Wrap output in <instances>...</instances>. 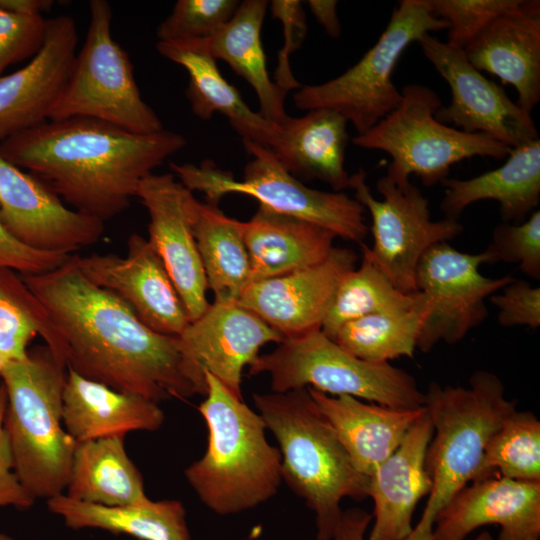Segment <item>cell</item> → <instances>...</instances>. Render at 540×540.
<instances>
[{"instance_id": "obj_1", "label": "cell", "mask_w": 540, "mask_h": 540, "mask_svg": "<svg viewBox=\"0 0 540 540\" xmlns=\"http://www.w3.org/2000/svg\"><path fill=\"white\" fill-rule=\"evenodd\" d=\"M20 276L49 314L67 370L157 403L196 394L179 337L151 330L116 294L90 282L75 254L52 271Z\"/></svg>"}, {"instance_id": "obj_2", "label": "cell", "mask_w": 540, "mask_h": 540, "mask_svg": "<svg viewBox=\"0 0 540 540\" xmlns=\"http://www.w3.org/2000/svg\"><path fill=\"white\" fill-rule=\"evenodd\" d=\"M186 145L165 130L139 134L94 118L48 120L0 142V155L43 180L76 211L106 222L146 176Z\"/></svg>"}, {"instance_id": "obj_3", "label": "cell", "mask_w": 540, "mask_h": 540, "mask_svg": "<svg viewBox=\"0 0 540 540\" xmlns=\"http://www.w3.org/2000/svg\"><path fill=\"white\" fill-rule=\"evenodd\" d=\"M266 429L276 438L282 480L316 515V540H332L348 497H368L369 478L360 474L308 388L255 393Z\"/></svg>"}, {"instance_id": "obj_4", "label": "cell", "mask_w": 540, "mask_h": 540, "mask_svg": "<svg viewBox=\"0 0 540 540\" xmlns=\"http://www.w3.org/2000/svg\"><path fill=\"white\" fill-rule=\"evenodd\" d=\"M205 399L198 406L208 429L204 455L185 469L202 503L220 515L258 506L278 491L281 454L266 438L260 415L206 372Z\"/></svg>"}, {"instance_id": "obj_5", "label": "cell", "mask_w": 540, "mask_h": 540, "mask_svg": "<svg viewBox=\"0 0 540 540\" xmlns=\"http://www.w3.org/2000/svg\"><path fill=\"white\" fill-rule=\"evenodd\" d=\"M66 366L46 346L3 363V427L15 473L32 498L64 494L77 443L63 425Z\"/></svg>"}, {"instance_id": "obj_6", "label": "cell", "mask_w": 540, "mask_h": 540, "mask_svg": "<svg viewBox=\"0 0 540 540\" xmlns=\"http://www.w3.org/2000/svg\"><path fill=\"white\" fill-rule=\"evenodd\" d=\"M516 404L506 398L501 379L489 371L474 372L468 387L429 384L425 408L434 432L425 468L431 489L419 522L405 540H431L436 516L477 478L489 438Z\"/></svg>"}, {"instance_id": "obj_7", "label": "cell", "mask_w": 540, "mask_h": 540, "mask_svg": "<svg viewBox=\"0 0 540 540\" xmlns=\"http://www.w3.org/2000/svg\"><path fill=\"white\" fill-rule=\"evenodd\" d=\"M270 375L273 392L313 388L396 409L425 406V392L407 371L390 362L374 363L342 349L321 329L285 338L249 366L250 375Z\"/></svg>"}, {"instance_id": "obj_8", "label": "cell", "mask_w": 540, "mask_h": 540, "mask_svg": "<svg viewBox=\"0 0 540 540\" xmlns=\"http://www.w3.org/2000/svg\"><path fill=\"white\" fill-rule=\"evenodd\" d=\"M402 101L390 114L352 143L390 155L386 177L395 184L417 175L434 186L448 178L452 165L475 156L507 158L511 148L489 135L466 133L435 118L442 106L439 96L419 84L403 87Z\"/></svg>"}, {"instance_id": "obj_9", "label": "cell", "mask_w": 540, "mask_h": 540, "mask_svg": "<svg viewBox=\"0 0 540 540\" xmlns=\"http://www.w3.org/2000/svg\"><path fill=\"white\" fill-rule=\"evenodd\" d=\"M242 142L252 159L245 165L241 180L211 161L200 165L170 163L172 173L190 191L204 193L209 203L217 205L229 193L245 194L273 212L314 223L337 237L362 243L368 232L366 210L354 197L310 188L288 172L269 148Z\"/></svg>"}, {"instance_id": "obj_10", "label": "cell", "mask_w": 540, "mask_h": 540, "mask_svg": "<svg viewBox=\"0 0 540 540\" xmlns=\"http://www.w3.org/2000/svg\"><path fill=\"white\" fill-rule=\"evenodd\" d=\"M449 29L432 15L429 0H401L378 41L351 68L322 84L302 85L293 94L298 109H328L351 122L363 134L390 114L402 101L392 81L403 51L425 34Z\"/></svg>"}, {"instance_id": "obj_11", "label": "cell", "mask_w": 540, "mask_h": 540, "mask_svg": "<svg viewBox=\"0 0 540 540\" xmlns=\"http://www.w3.org/2000/svg\"><path fill=\"white\" fill-rule=\"evenodd\" d=\"M86 39L49 120L94 118L139 134L163 124L143 100L126 51L113 39L112 10L105 0L89 2Z\"/></svg>"}, {"instance_id": "obj_12", "label": "cell", "mask_w": 540, "mask_h": 540, "mask_svg": "<svg viewBox=\"0 0 540 540\" xmlns=\"http://www.w3.org/2000/svg\"><path fill=\"white\" fill-rule=\"evenodd\" d=\"M367 174L359 168L350 175L349 188L354 198L371 216L372 247L368 252L391 282L404 293L416 288L420 259L432 246L448 242L463 231L458 220H432L428 199L410 183L395 184L379 178L376 199L366 183Z\"/></svg>"}, {"instance_id": "obj_13", "label": "cell", "mask_w": 540, "mask_h": 540, "mask_svg": "<svg viewBox=\"0 0 540 540\" xmlns=\"http://www.w3.org/2000/svg\"><path fill=\"white\" fill-rule=\"evenodd\" d=\"M486 263H493L487 250L466 253L448 242L424 253L417 266L416 288L427 308L417 349L429 352L439 342L457 343L485 320V300L515 280L509 275L484 276L480 267Z\"/></svg>"}, {"instance_id": "obj_14", "label": "cell", "mask_w": 540, "mask_h": 540, "mask_svg": "<svg viewBox=\"0 0 540 540\" xmlns=\"http://www.w3.org/2000/svg\"><path fill=\"white\" fill-rule=\"evenodd\" d=\"M417 42L451 89V103L442 105L435 114L439 122L466 133L489 135L510 148L539 138L530 113L471 65L464 50L452 48L431 34Z\"/></svg>"}, {"instance_id": "obj_15", "label": "cell", "mask_w": 540, "mask_h": 540, "mask_svg": "<svg viewBox=\"0 0 540 540\" xmlns=\"http://www.w3.org/2000/svg\"><path fill=\"white\" fill-rule=\"evenodd\" d=\"M179 337L186 375L196 394L205 395V373L212 374L231 394L242 399V372L260 349L283 337L237 302L214 301Z\"/></svg>"}, {"instance_id": "obj_16", "label": "cell", "mask_w": 540, "mask_h": 540, "mask_svg": "<svg viewBox=\"0 0 540 540\" xmlns=\"http://www.w3.org/2000/svg\"><path fill=\"white\" fill-rule=\"evenodd\" d=\"M138 197L149 215L153 245L180 295L190 322L209 307L208 289L194 236L198 200L173 173H151L140 182Z\"/></svg>"}, {"instance_id": "obj_17", "label": "cell", "mask_w": 540, "mask_h": 540, "mask_svg": "<svg viewBox=\"0 0 540 540\" xmlns=\"http://www.w3.org/2000/svg\"><path fill=\"white\" fill-rule=\"evenodd\" d=\"M0 219L19 242L51 253L72 255L104 233V222L67 208L48 185L1 155Z\"/></svg>"}, {"instance_id": "obj_18", "label": "cell", "mask_w": 540, "mask_h": 540, "mask_svg": "<svg viewBox=\"0 0 540 540\" xmlns=\"http://www.w3.org/2000/svg\"><path fill=\"white\" fill-rule=\"evenodd\" d=\"M126 257L113 253L75 254L93 284L121 298L151 330L180 336L190 319L159 254L147 238L133 233Z\"/></svg>"}, {"instance_id": "obj_19", "label": "cell", "mask_w": 540, "mask_h": 540, "mask_svg": "<svg viewBox=\"0 0 540 540\" xmlns=\"http://www.w3.org/2000/svg\"><path fill=\"white\" fill-rule=\"evenodd\" d=\"M356 261L351 249L334 247L317 265L249 284L237 303L284 339L320 330L339 284Z\"/></svg>"}, {"instance_id": "obj_20", "label": "cell", "mask_w": 540, "mask_h": 540, "mask_svg": "<svg viewBox=\"0 0 540 540\" xmlns=\"http://www.w3.org/2000/svg\"><path fill=\"white\" fill-rule=\"evenodd\" d=\"M77 43L72 17L47 19L38 52L23 68L0 77V142L49 120L70 76Z\"/></svg>"}, {"instance_id": "obj_21", "label": "cell", "mask_w": 540, "mask_h": 540, "mask_svg": "<svg viewBox=\"0 0 540 540\" xmlns=\"http://www.w3.org/2000/svg\"><path fill=\"white\" fill-rule=\"evenodd\" d=\"M489 524L500 527L499 540H539L540 482L497 473L472 481L438 513L431 540H465Z\"/></svg>"}, {"instance_id": "obj_22", "label": "cell", "mask_w": 540, "mask_h": 540, "mask_svg": "<svg viewBox=\"0 0 540 540\" xmlns=\"http://www.w3.org/2000/svg\"><path fill=\"white\" fill-rule=\"evenodd\" d=\"M479 71L512 85L530 113L540 101V1L520 0L496 17L465 49Z\"/></svg>"}, {"instance_id": "obj_23", "label": "cell", "mask_w": 540, "mask_h": 540, "mask_svg": "<svg viewBox=\"0 0 540 540\" xmlns=\"http://www.w3.org/2000/svg\"><path fill=\"white\" fill-rule=\"evenodd\" d=\"M433 432L425 408L398 448L369 476L367 494L374 504L369 540H405L412 533L415 508L431 489L425 456Z\"/></svg>"}, {"instance_id": "obj_24", "label": "cell", "mask_w": 540, "mask_h": 540, "mask_svg": "<svg viewBox=\"0 0 540 540\" xmlns=\"http://www.w3.org/2000/svg\"><path fill=\"white\" fill-rule=\"evenodd\" d=\"M307 388L333 427L354 468L368 478L398 448L425 412V406L396 409L348 395L331 396Z\"/></svg>"}, {"instance_id": "obj_25", "label": "cell", "mask_w": 540, "mask_h": 540, "mask_svg": "<svg viewBox=\"0 0 540 540\" xmlns=\"http://www.w3.org/2000/svg\"><path fill=\"white\" fill-rule=\"evenodd\" d=\"M165 419L158 403L120 392L67 370L63 425L76 443L132 431H156Z\"/></svg>"}, {"instance_id": "obj_26", "label": "cell", "mask_w": 540, "mask_h": 540, "mask_svg": "<svg viewBox=\"0 0 540 540\" xmlns=\"http://www.w3.org/2000/svg\"><path fill=\"white\" fill-rule=\"evenodd\" d=\"M440 209L445 218L458 220L471 204L494 200L500 205L503 222H523L540 202V139L511 148L497 169L476 177L445 179Z\"/></svg>"}, {"instance_id": "obj_27", "label": "cell", "mask_w": 540, "mask_h": 540, "mask_svg": "<svg viewBox=\"0 0 540 540\" xmlns=\"http://www.w3.org/2000/svg\"><path fill=\"white\" fill-rule=\"evenodd\" d=\"M335 238L319 225L259 206L244 230L251 283L323 262L333 250Z\"/></svg>"}, {"instance_id": "obj_28", "label": "cell", "mask_w": 540, "mask_h": 540, "mask_svg": "<svg viewBox=\"0 0 540 540\" xmlns=\"http://www.w3.org/2000/svg\"><path fill=\"white\" fill-rule=\"evenodd\" d=\"M158 52L185 68L189 75L186 90L192 112L203 120L213 113H222L242 141H251L269 148L275 147L280 126L254 112L239 91L220 73L216 60L188 41H158Z\"/></svg>"}, {"instance_id": "obj_29", "label": "cell", "mask_w": 540, "mask_h": 540, "mask_svg": "<svg viewBox=\"0 0 540 540\" xmlns=\"http://www.w3.org/2000/svg\"><path fill=\"white\" fill-rule=\"evenodd\" d=\"M347 120L332 110L316 109L279 125L280 136L271 151L296 178L319 180L334 192L349 188L345 151Z\"/></svg>"}, {"instance_id": "obj_30", "label": "cell", "mask_w": 540, "mask_h": 540, "mask_svg": "<svg viewBox=\"0 0 540 540\" xmlns=\"http://www.w3.org/2000/svg\"><path fill=\"white\" fill-rule=\"evenodd\" d=\"M267 7L266 0H244L232 18L213 35L184 41L215 60L225 61L256 92L259 113L268 121L281 125L289 116L284 107L287 93L270 79L261 42Z\"/></svg>"}, {"instance_id": "obj_31", "label": "cell", "mask_w": 540, "mask_h": 540, "mask_svg": "<svg viewBox=\"0 0 540 540\" xmlns=\"http://www.w3.org/2000/svg\"><path fill=\"white\" fill-rule=\"evenodd\" d=\"M122 435L77 443L66 486L68 497L104 506L145 503L143 477Z\"/></svg>"}, {"instance_id": "obj_32", "label": "cell", "mask_w": 540, "mask_h": 540, "mask_svg": "<svg viewBox=\"0 0 540 540\" xmlns=\"http://www.w3.org/2000/svg\"><path fill=\"white\" fill-rule=\"evenodd\" d=\"M48 510L74 530L101 529L139 540H190L186 511L177 500L104 506L61 494L47 500Z\"/></svg>"}, {"instance_id": "obj_33", "label": "cell", "mask_w": 540, "mask_h": 540, "mask_svg": "<svg viewBox=\"0 0 540 540\" xmlns=\"http://www.w3.org/2000/svg\"><path fill=\"white\" fill-rule=\"evenodd\" d=\"M244 230L245 222L228 217L215 204L198 201L194 236L214 301L237 302L251 283Z\"/></svg>"}, {"instance_id": "obj_34", "label": "cell", "mask_w": 540, "mask_h": 540, "mask_svg": "<svg viewBox=\"0 0 540 540\" xmlns=\"http://www.w3.org/2000/svg\"><path fill=\"white\" fill-rule=\"evenodd\" d=\"M362 261L339 284L321 331L332 338L345 323L372 314L409 310L421 300L419 291H400L378 267L361 243Z\"/></svg>"}, {"instance_id": "obj_35", "label": "cell", "mask_w": 540, "mask_h": 540, "mask_svg": "<svg viewBox=\"0 0 540 540\" xmlns=\"http://www.w3.org/2000/svg\"><path fill=\"white\" fill-rule=\"evenodd\" d=\"M421 295L420 302L409 310L351 320L331 339L348 353L369 362L413 358L427 308L426 299Z\"/></svg>"}, {"instance_id": "obj_36", "label": "cell", "mask_w": 540, "mask_h": 540, "mask_svg": "<svg viewBox=\"0 0 540 540\" xmlns=\"http://www.w3.org/2000/svg\"><path fill=\"white\" fill-rule=\"evenodd\" d=\"M36 335L44 339L46 346L61 361L62 342L46 309L20 275L11 269L0 268V354L3 363L24 359L28 344Z\"/></svg>"}, {"instance_id": "obj_37", "label": "cell", "mask_w": 540, "mask_h": 540, "mask_svg": "<svg viewBox=\"0 0 540 540\" xmlns=\"http://www.w3.org/2000/svg\"><path fill=\"white\" fill-rule=\"evenodd\" d=\"M494 473L540 482V421L532 412H510L489 438L475 480Z\"/></svg>"}, {"instance_id": "obj_38", "label": "cell", "mask_w": 540, "mask_h": 540, "mask_svg": "<svg viewBox=\"0 0 540 540\" xmlns=\"http://www.w3.org/2000/svg\"><path fill=\"white\" fill-rule=\"evenodd\" d=\"M237 0H178L157 28L158 41L205 39L234 15Z\"/></svg>"}, {"instance_id": "obj_39", "label": "cell", "mask_w": 540, "mask_h": 540, "mask_svg": "<svg viewBox=\"0 0 540 540\" xmlns=\"http://www.w3.org/2000/svg\"><path fill=\"white\" fill-rule=\"evenodd\" d=\"M520 0H429L433 16L449 24L447 44L464 50L496 17Z\"/></svg>"}, {"instance_id": "obj_40", "label": "cell", "mask_w": 540, "mask_h": 540, "mask_svg": "<svg viewBox=\"0 0 540 540\" xmlns=\"http://www.w3.org/2000/svg\"><path fill=\"white\" fill-rule=\"evenodd\" d=\"M493 263L517 264L533 279L540 278V211L534 210L523 222H502L492 233V242L486 249Z\"/></svg>"}, {"instance_id": "obj_41", "label": "cell", "mask_w": 540, "mask_h": 540, "mask_svg": "<svg viewBox=\"0 0 540 540\" xmlns=\"http://www.w3.org/2000/svg\"><path fill=\"white\" fill-rule=\"evenodd\" d=\"M46 26L42 16L17 15L0 8V77L8 66L38 52Z\"/></svg>"}, {"instance_id": "obj_42", "label": "cell", "mask_w": 540, "mask_h": 540, "mask_svg": "<svg viewBox=\"0 0 540 540\" xmlns=\"http://www.w3.org/2000/svg\"><path fill=\"white\" fill-rule=\"evenodd\" d=\"M270 7L273 18L282 23L284 33V45L278 53L274 82L288 93L302 86L292 74L289 59L290 55L302 45L306 36V15L301 1L298 0H273Z\"/></svg>"}, {"instance_id": "obj_43", "label": "cell", "mask_w": 540, "mask_h": 540, "mask_svg": "<svg viewBox=\"0 0 540 540\" xmlns=\"http://www.w3.org/2000/svg\"><path fill=\"white\" fill-rule=\"evenodd\" d=\"M498 309L497 320L503 327L540 326V288L515 279L489 297Z\"/></svg>"}, {"instance_id": "obj_44", "label": "cell", "mask_w": 540, "mask_h": 540, "mask_svg": "<svg viewBox=\"0 0 540 540\" xmlns=\"http://www.w3.org/2000/svg\"><path fill=\"white\" fill-rule=\"evenodd\" d=\"M71 255L30 248L14 238L0 219V268L19 271L22 275H37L64 264Z\"/></svg>"}, {"instance_id": "obj_45", "label": "cell", "mask_w": 540, "mask_h": 540, "mask_svg": "<svg viewBox=\"0 0 540 540\" xmlns=\"http://www.w3.org/2000/svg\"><path fill=\"white\" fill-rule=\"evenodd\" d=\"M6 407V393L3 386L0 387V508L14 507L17 509H29L35 503V499L25 490L20 483L15 470L12 454L6 432L3 427V417Z\"/></svg>"}, {"instance_id": "obj_46", "label": "cell", "mask_w": 540, "mask_h": 540, "mask_svg": "<svg viewBox=\"0 0 540 540\" xmlns=\"http://www.w3.org/2000/svg\"><path fill=\"white\" fill-rule=\"evenodd\" d=\"M372 519V514L361 508L343 511L332 540H364Z\"/></svg>"}, {"instance_id": "obj_47", "label": "cell", "mask_w": 540, "mask_h": 540, "mask_svg": "<svg viewBox=\"0 0 540 540\" xmlns=\"http://www.w3.org/2000/svg\"><path fill=\"white\" fill-rule=\"evenodd\" d=\"M308 6L317 22L326 33L337 38L341 34V25L337 16V1L335 0H309Z\"/></svg>"}, {"instance_id": "obj_48", "label": "cell", "mask_w": 540, "mask_h": 540, "mask_svg": "<svg viewBox=\"0 0 540 540\" xmlns=\"http://www.w3.org/2000/svg\"><path fill=\"white\" fill-rule=\"evenodd\" d=\"M53 4L52 0H0L2 10L23 16H42Z\"/></svg>"}, {"instance_id": "obj_49", "label": "cell", "mask_w": 540, "mask_h": 540, "mask_svg": "<svg viewBox=\"0 0 540 540\" xmlns=\"http://www.w3.org/2000/svg\"><path fill=\"white\" fill-rule=\"evenodd\" d=\"M475 540H494L488 531H483L478 535Z\"/></svg>"}, {"instance_id": "obj_50", "label": "cell", "mask_w": 540, "mask_h": 540, "mask_svg": "<svg viewBox=\"0 0 540 540\" xmlns=\"http://www.w3.org/2000/svg\"><path fill=\"white\" fill-rule=\"evenodd\" d=\"M0 540H14L10 535L0 532Z\"/></svg>"}, {"instance_id": "obj_51", "label": "cell", "mask_w": 540, "mask_h": 540, "mask_svg": "<svg viewBox=\"0 0 540 540\" xmlns=\"http://www.w3.org/2000/svg\"><path fill=\"white\" fill-rule=\"evenodd\" d=\"M2 366H3V359H2L1 354H0V376H1Z\"/></svg>"}]
</instances>
